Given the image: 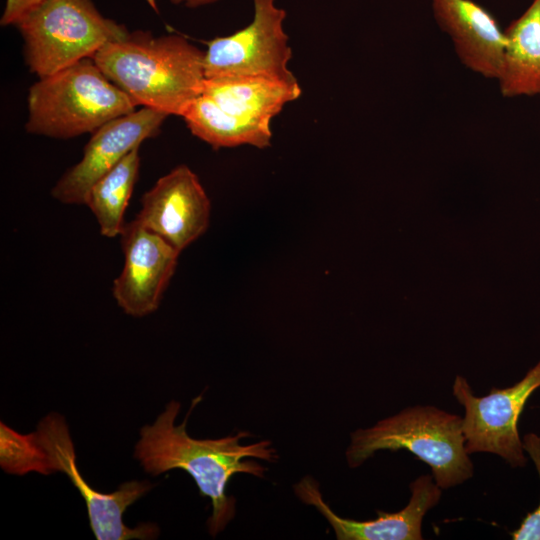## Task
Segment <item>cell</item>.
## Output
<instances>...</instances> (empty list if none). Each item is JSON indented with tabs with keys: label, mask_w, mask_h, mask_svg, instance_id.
<instances>
[{
	"label": "cell",
	"mask_w": 540,
	"mask_h": 540,
	"mask_svg": "<svg viewBox=\"0 0 540 540\" xmlns=\"http://www.w3.org/2000/svg\"><path fill=\"white\" fill-rule=\"evenodd\" d=\"M211 204L197 175L178 165L144 193L136 219L180 252L202 236Z\"/></svg>",
	"instance_id": "cell-11"
},
{
	"label": "cell",
	"mask_w": 540,
	"mask_h": 540,
	"mask_svg": "<svg viewBox=\"0 0 540 540\" xmlns=\"http://www.w3.org/2000/svg\"><path fill=\"white\" fill-rule=\"evenodd\" d=\"M523 446L533 459L540 476V437L533 433L525 435ZM511 536L514 540H540V501L536 509L525 516Z\"/></svg>",
	"instance_id": "cell-19"
},
{
	"label": "cell",
	"mask_w": 540,
	"mask_h": 540,
	"mask_svg": "<svg viewBox=\"0 0 540 540\" xmlns=\"http://www.w3.org/2000/svg\"><path fill=\"white\" fill-rule=\"evenodd\" d=\"M408 504L393 513L378 511L372 520L357 521L338 516L323 500L316 480L303 478L294 487L296 495L315 506L332 526L339 540H422V523L426 513L435 507L442 489L431 475H421L410 483Z\"/></svg>",
	"instance_id": "cell-12"
},
{
	"label": "cell",
	"mask_w": 540,
	"mask_h": 540,
	"mask_svg": "<svg viewBox=\"0 0 540 540\" xmlns=\"http://www.w3.org/2000/svg\"><path fill=\"white\" fill-rule=\"evenodd\" d=\"M29 70L38 78L93 56L128 30L104 17L92 0H42L16 24Z\"/></svg>",
	"instance_id": "cell-5"
},
{
	"label": "cell",
	"mask_w": 540,
	"mask_h": 540,
	"mask_svg": "<svg viewBox=\"0 0 540 540\" xmlns=\"http://www.w3.org/2000/svg\"><path fill=\"white\" fill-rule=\"evenodd\" d=\"M201 398L198 396L192 401L180 425H175L180 403L170 401L153 424L141 428L134 457L147 473L154 476L172 469H182L190 474L200 495L211 500L212 515L208 519V529L212 536H216L235 515V499L226 494L231 477L237 473L263 477L266 471L257 462L243 459L253 457L274 461L277 454L268 440L241 445L240 439L250 436L244 431L220 439L190 437L186 422Z\"/></svg>",
	"instance_id": "cell-1"
},
{
	"label": "cell",
	"mask_w": 540,
	"mask_h": 540,
	"mask_svg": "<svg viewBox=\"0 0 540 540\" xmlns=\"http://www.w3.org/2000/svg\"><path fill=\"white\" fill-rule=\"evenodd\" d=\"M191 133L214 149L250 145L270 146L271 122L234 115L200 94L181 116Z\"/></svg>",
	"instance_id": "cell-16"
},
{
	"label": "cell",
	"mask_w": 540,
	"mask_h": 540,
	"mask_svg": "<svg viewBox=\"0 0 540 540\" xmlns=\"http://www.w3.org/2000/svg\"><path fill=\"white\" fill-rule=\"evenodd\" d=\"M504 33L506 44L496 79L501 95H540V0H533Z\"/></svg>",
	"instance_id": "cell-15"
},
{
	"label": "cell",
	"mask_w": 540,
	"mask_h": 540,
	"mask_svg": "<svg viewBox=\"0 0 540 540\" xmlns=\"http://www.w3.org/2000/svg\"><path fill=\"white\" fill-rule=\"evenodd\" d=\"M0 465L7 473L17 475L29 472L50 474L34 432L22 435L3 422L0 425Z\"/></svg>",
	"instance_id": "cell-18"
},
{
	"label": "cell",
	"mask_w": 540,
	"mask_h": 540,
	"mask_svg": "<svg viewBox=\"0 0 540 540\" xmlns=\"http://www.w3.org/2000/svg\"><path fill=\"white\" fill-rule=\"evenodd\" d=\"M252 1L254 15L247 26L208 42L205 78L263 76L297 81L288 67L292 50L284 30L286 11L275 0Z\"/></svg>",
	"instance_id": "cell-8"
},
{
	"label": "cell",
	"mask_w": 540,
	"mask_h": 540,
	"mask_svg": "<svg viewBox=\"0 0 540 540\" xmlns=\"http://www.w3.org/2000/svg\"><path fill=\"white\" fill-rule=\"evenodd\" d=\"M120 237L124 265L112 293L126 314L143 317L158 309L181 252L136 218L125 223Z\"/></svg>",
	"instance_id": "cell-9"
},
{
	"label": "cell",
	"mask_w": 540,
	"mask_h": 540,
	"mask_svg": "<svg viewBox=\"0 0 540 540\" xmlns=\"http://www.w3.org/2000/svg\"><path fill=\"white\" fill-rule=\"evenodd\" d=\"M93 60L137 105L182 116L205 81L204 51L179 35L135 31L105 44Z\"/></svg>",
	"instance_id": "cell-2"
},
{
	"label": "cell",
	"mask_w": 540,
	"mask_h": 540,
	"mask_svg": "<svg viewBox=\"0 0 540 540\" xmlns=\"http://www.w3.org/2000/svg\"><path fill=\"white\" fill-rule=\"evenodd\" d=\"M540 387V360L517 383L507 388H492L477 397L467 379L455 377L452 393L464 407L462 428L469 454L486 452L498 455L512 467L527 463L518 421L525 403Z\"/></svg>",
	"instance_id": "cell-7"
},
{
	"label": "cell",
	"mask_w": 540,
	"mask_h": 540,
	"mask_svg": "<svg viewBox=\"0 0 540 540\" xmlns=\"http://www.w3.org/2000/svg\"><path fill=\"white\" fill-rule=\"evenodd\" d=\"M140 147L133 149L89 189L85 205L91 210L100 233L107 238L120 236L124 214L133 193L140 167Z\"/></svg>",
	"instance_id": "cell-17"
},
{
	"label": "cell",
	"mask_w": 540,
	"mask_h": 540,
	"mask_svg": "<svg viewBox=\"0 0 540 540\" xmlns=\"http://www.w3.org/2000/svg\"><path fill=\"white\" fill-rule=\"evenodd\" d=\"M174 5H183L188 8H198L201 6L216 3L219 0H170Z\"/></svg>",
	"instance_id": "cell-21"
},
{
	"label": "cell",
	"mask_w": 540,
	"mask_h": 540,
	"mask_svg": "<svg viewBox=\"0 0 540 540\" xmlns=\"http://www.w3.org/2000/svg\"><path fill=\"white\" fill-rule=\"evenodd\" d=\"M42 0H6L0 19L2 26L15 25Z\"/></svg>",
	"instance_id": "cell-20"
},
{
	"label": "cell",
	"mask_w": 540,
	"mask_h": 540,
	"mask_svg": "<svg viewBox=\"0 0 540 540\" xmlns=\"http://www.w3.org/2000/svg\"><path fill=\"white\" fill-rule=\"evenodd\" d=\"M27 106L26 131L57 139L93 133L137 107L93 58L39 78L29 88Z\"/></svg>",
	"instance_id": "cell-4"
},
{
	"label": "cell",
	"mask_w": 540,
	"mask_h": 540,
	"mask_svg": "<svg viewBox=\"0 0 540 540\" xmlns=\"http://www.w3.org/2000/svg\"><path fill=\"white\" fill-rule=\"evenodd\" d=\"M43 450L49 473L62 472L83 497L91 530L97 540L155 539L159 529L152 523H141L135 528L126 526V509L144 496L153 485L144 481H128L112 493L92 488L82 477L76 464L74 445L65 419L51 413L44 417L34 432Z\"/></svg>",
	"instance_id": "cell-6"
},
{
	"label": "cell",
	"mask_w": 540,
	"mask_h": 540,
	"mask_svg": "<svg viewBox=\"0 0 540 540\" xmlns=\"http://www.w3.org/2000/svg\"><path fill=\"white\" fill-rule=\"evenodd\" d=\"M405 449L427 464L436 484L449 489L473 477L465 448L462 417L431 405L407 407L374 426L351 434L346 451L355 468L379 450Z\"/></svg>",
	"instance_id": "cell-3"
},
{
	"label": "cell",
	"mask_w": 540,
	"mask_h": 540,
	"mask_svg": "<svg viewBox=\"0 0 540 540\" xmlns=\"http://www.w3.org/2000/svg\"><path fill=\"white\" fill-rule=\"evenodd\" d=\"M201 94L234 115L272 122L286 104L300 97L302 89L298 81L233 76L205 78Z\"/></svg>",
	"instance_id": "cell-14"
},
{
	"label": "cell",
	"mask_w": 540,
	"mask_h": 540,
	"mask_svg": "<svg viewBox=\"0 0 540 540\" xmlns=\"http://www.w3.org/2000/svg\"><path fill=\"white\" fill-rule=\"evenodd\" d=\"M168 116L142 107L97 129L84 147L81 160L52 188V197L63 204L85 205L91 186L143 141L154 137Z\"/></svg>",
	"instance_id": "cell-10"
},
{
	"label": "cell",
	"mask_w": 540,
	"mask_h": 540,
	"mask_svg": "<svg viewBox=\"0 0 540 540\" xmlns=\"http://www.w3.org/2000/svg\"><path fill=\"white\" fill-rule=\"evenodd\" d=\"M434 19L451 39L460 62L487 79H497L506 36L488 10L473 0H430Z\"/></svg>",
	"instance_id": "cell-13"
}]
</instances>
